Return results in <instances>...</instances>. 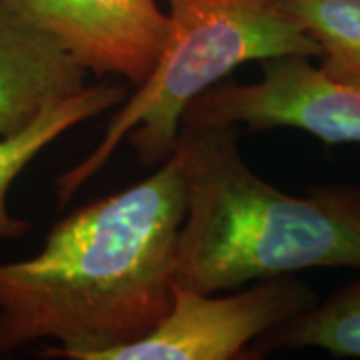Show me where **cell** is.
Returning <instances> with one entry per match:
<instances>
[{
  "label": "cell",
  "mask_w": 360,
  "mask_h": 360,
  "mask_svg": "<svg viewBox=\"0 0 360 360\" xmlns=\"http://www.w3.org/2000/svg\"><path fill=\"white\" fill-rule=\"evenodd\" d=\"M186 196L170 155L150 176L58 220L34 257L0 262V354L101 360L148 335L172 307Z\"/></svg>",
  "instance_id": "1"
},
{
  "label": "cell",
  "mask_w": 360,
  "mask_h": 360,
  "mask_svg": "<svg viewBox=\"0 0 360 360\" xmlns=\"http://www.w3.org/2000/svg\"><path fill=\"white\" fill-rule=\"evenodd\" d=\"M172 156L186 196L180 286L210 295L310 269H360V186L278 191L246 165L234 127L182 122Z\"/></svg>",
  "instance_id": "2"
},
{
  "label": "cell",
  "mask_w": 360,
  "mask_h": 360,
  "mask_svg": "<svg viewBox=\"0 0 360 360\" xmlns=\"http://www.w3.org/2000/svg\"><path fill=\"white\" fill-rule=\"evenodd\" d=\"M170 30L155 68L127 98L101 142L56 182L58 206L101 172L122 141L142 167L170 158L188 106L234 68L274 56H321L307 30L281 0H168Z\"/></svg>",
  "instance_id": "3"
},
{
  "label": "cell",
  "mask_w": 360,
  "mask_h": 360,
  "mask_svg": "<svg viewBox=\"0 0 360 360\" xmlns=\"http://www.w3.org/2000/svg\"><path fill=\"white\" fill-rule=\"evenodd\" d=\"M319 302L309 284L292 276L257 281L217 296L172 284V307L148 335L103 354L101 360L255 359L260 336Z\"/></svg>",
  "instance_id": "4"
},
{
  "label": "cell",
  "mask_w": 360,
  "mask_h": 360,
  "mask_svg": "<svg viewBox=\"0 0 360 360\" xmlns=\"http://www.w3.org/2000/svg\"><path fill=\"white\" fill-rule=\"evenodd\" d=\"M182 122L250 132L295 129L326 144H360V89L326 77L310 56H274L260 63L257 82L229 80L202 92Z\"/></svg>",
  "instance_id": "5"
},
{
  "label": "cell",
  "mask_w": 360,
  "mask_h": 360,
  "mask_svg": "<svg viewBox=\"0 0 360 360\" xmlns=\"http://www.w3.org/2000/svg\"><path fill=\"white\" fill-rule=\"evenodd\" d=\"M26 22L58 40L96 77L141 84L155 68L170 30L156 0H2Z\"/></svg>",
  "instance_id": "6"
},
{
  "label": "cell",
  "mask_w": 360,
  "mask_h": 360,
  "mask_svg": "<svg viewBox=\"0 0 360 360\" xmlns=\"http://www.w3.org/2000/svg\"><path fill=\"white\" fill-rule=\"evenodd\" d=\"M86 68L0 0V139L86 86Z\"/></svg>",
  "instance_id": "7"
},
{
  "label": "cell",
  "mask_w": 360,
  "mask_h": 360,
  "mask_svg": "<svg viewBox=\"0 0 360 360\" xmlns=\"http://www.w3.org/2000/svg\"><path fill=\"white\" fill-rule=\"evenodd\" d=\"M127 101V86L118 82L86 84L75 96L52 104L28 127L0 139V240H14L30 231V222L8 210V193L37 156L65 132Z\"/></svg>",
  "instance_id": "8"
},
{
  "label": "cell",
  "mask_w": 360,
  "mask_h": 360,
  "mask_svg": "<svg viewBox=\"0 0 360 360\" xmlns=\"http://www.w3.org/2000/svg\"><path fill=\"white\" fill-rule=\"evenodd\" d=\"M295 348H321L336 356L360 359V281L260 336L250 352L260 359L272 350Z\"/></svg>",
  "instance_id": "9"
},
{
  "label": "cell",
  "mask_w": 360,
  "mask_h": 360,
  "mask_svg": "<svg viewBox=\"0 0 360 360\" xmlns=\"http://www.w3.org/2000/svg\"><path fill=\"white\" fill-rule=\"evenodd\" d=\"M321 49V68L336 82L360 89V0H281Z\"/></svg>",
  "instance_id": "10"
}]
</instances>
